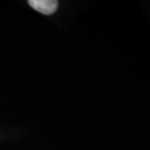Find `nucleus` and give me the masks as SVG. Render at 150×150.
Listing matches in <instances>:
<instances>
[{
	"label": "nucleus",
	"instance_id": "obj_1",
	"mask_svg": "<svg viewBox=\"0 0 150 150\" xmlns=\"http://www.w3.org/2000/svg\"><path fill=\"white\" fill-rule=\"evenodd\" d=\"M28 4L42 15H52L58 8V1L56 0H29Z\"/></svg>",
	"mask_w": 150,
	"mask_h": 150
}]
</instances>
